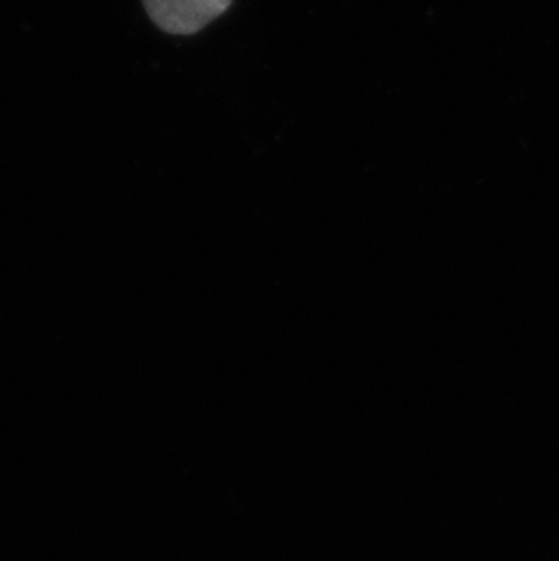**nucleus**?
<instances>
[{
    "label": "nucleus",
    "mask_w": 559,
    "mask_h": 561,
    "mask_svg": "<svg viewBox=\"0 0 559 561\" xmlns=\"http://www.w3.org/2000/svg\"><path fill=\"white\" fill-rule=\"evenodd\" d=\"M149 19L169 35H195L223 16L232 0H142Z\"/></svg>",
    "instance_id": "1"
}]
</instances>
